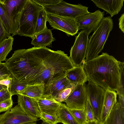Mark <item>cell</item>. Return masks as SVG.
Instances as JSON below:
<instances>
[{
	"instance_id": "obj_11",
	"label": "cell",
	"mask_w": 124,
	"mask_h": 124,
	"mask_svg": "<svg viewBox=\"0 0 124 124\" xmlns=\"http://www.w3.org/2000/svg\"><path fill=\"white\" fill-rule=\"evenodd\" d=\"M104 12L99 10L93 13L89 12L76 19L79 30L85 31L89 35L98 26L104 17Z\"/></svg>"
},
{
	"instance_id": "obj_2",
	"label": "cell",
	"mask_w": 124,
	"mask_h": 124,
	"mask_svg": "<svg viewBox=\"0 0 124 124\" xmlns=\"http://www.w3.org/2000/svg\"><path fill=\"white\" fill-rule=\"evenodd\" d=\"M120 61L107 53L91 60L85 61L82 64L88 81L105 89L116 91L120 79Z\"/></svg>"
},
{
	"instance_id": "obj_9",
	"label": "cell",
	"mask_w": 124,
	"mask_h": 124,
	"mask_svg": "<svg viewBox=\"0 0 124 124\" xmlns=\"http://www.w3.org/2000/svg\"><path fill=\"white\" fill-rule=\"evenodd\" d=\"M27 0H0L14 27V36L18 35L20 17Z\"/></svg>"
},
{
	"instance_id": "obj_45",
	"label": "cell",
	"mask_w": 124,
	"mask_h": 124,
	"mask_svg": "<svg viewBox=\"0 0 124 124\" xmlns=\"http://www.w3.org/2000/svg\"><path fill=\"white\" fill-rule=\"evenodd\" d=\"M1 62H0V63H1Z\"/></svg>"
},
{
	"instance_id": "obj_18",
	"label": "cell",
	"mask_w": 124,
	"mask_h": 124,
	"mask_svg": "<svg viewBox=\"0 0 124 124\" xmlns=\"http://www.w3.org/2000/svg\"><path fill=\"white\" fill-rule=\"evenodd\" d=\"M65 77L71 84L75 85L85 84L88 80L82 65L74 67L68 71Z\"/></svg>"
},
{
	"instance_id": "obj_33",
	"label": "cell",
	"mask_w": 124,
	"mask_h": 124,
	"mask_svg": "<svg viewBox=\"0 0 124 124\" xmlns=\"http://www.w3.org/2000/svg\"><path fill=\"white\" fill-rule=\"evenodd\" d=\"M85 108L87 122L93 121L95 120L94 118L89 102L87 98Z\"/></svg>"
},
{
	"instance_id": "obj_41",
	"label": "cell",
	"mask_w": 124,
	"mask_h": 124,
	"mask_svg": "<svg viewBox=\"0 0 124 124\" xmlns=\"http://www.w3.org/2000/svg\"><path fill=\"white\" fill-rule=\"evenodd\" d=\"M85 124H102L98 121L95 120L93 121L87 122Z\"/></svg>"
},
{
	"instance_id": "obj_20",
	"label": "cell",
	"mask_w": 124,
	"mask_h": 124,
	"mask_svg": "<svg viewBox=\"0 0 124 124\" xmlns=\"http://www.w3.org/2000/svg\"><path fill=\"white\" fill-rule=\"evenodd\" d=\"M104 124H124V112L118 102L114 106Z\"/></svg>"
},
{
	"instance_id": "obj_36",
	"label": "cell",
	"mask_w": 124,
	"mask_h": 124,
	"mask_svg": "<svg viewBox=\"0 0 124 124\" xmlns=\"http://www.w3.org/2000/svg\"><path fill=\"white\" fill-rule=\"evenodd\" d=\"M11 93L7 88L0 91V103L12 98Z\"/></svg>"
},
{
	"instance_id": "obj_28",
	"label": "cell",
	"mask_w": 124,
	"mask_h": 124,
	"mask_svg": "<svg viewBox=\"0 0 124 124\" xmlns=\"http://www.w3.org/2000/svg\"><path fill=\"white\" fill-rule=\"evenodd\" d=\"M77 85H73L67 88L62 91L54 99L57 101L60 102L64 101L70 95Z\"/></svg>"
},
{
	"instance_id": "obj_42",
	"label": "cell",
	"mask_w": 124,
	"mask_h": 124,
	"mask_svg": "<svg viewBox=\"0 0 124 124\" xmlns=\"http://www.w3.org/2000/svg\"><path fill=\"white\" fill-rule=\"evenodd\" d=\"M7 88V87L4 85L0 84V91L4 88Z\"/></svg>"
},
{
	"instance_id": "obj_40",
	"label": "cell",
	"mask_w": 124,
	"mask_h": 124,
	"mask_svg": "<svg viewBox=\"0 0 124 124\" xmlns=\"http://www.w3.org/2000/svg\"><path fill=\"white\" fill-rule=\"evenodd\" d=\"M118 102L123 112H124V96L118 95Z\"/></svg>"
},
{
	"instance_id": "obj_14",
	"label": "cell",
	"mask_w": 124,
	"mask_h": 124,
	"mask_svg": "<svg viewBox=\"0 0 124 124\" xmlns=\"http://www.w3.org/2000/svg\"><path fill=\"white\" fill-rule=\"evenodd\" d=\"M38 101L41 112L57 116L62 102L55 100L51 94H44L40 97L36 99Z\"/></svg>"
},
{
	"instance_id": "obj_22",
	"label": "cell",
	"mask_w": 124,
	"mask_h": 124,
	"mask_svg": "<svg viewBox=\"0 0 124 124\" xmlns=\"http://www.w3.org/2000/svg\"><path fill=\"white\" fill-rule=\"evenodd\" d=\"M14 38L10 35L0 42V62L6 61V58L12 49Z\"/></svg>"
},
{
	"instance_id": "obj_4",
	"label": "cell",
	"mask_w": 124,
	"mask_h": 124,
	"mask_svg": "<svg viewBox=\"0 0 124 124\" xmlns=\"http://www.w3.org/2000/svg\"><path fill=\"white\" fill-rule=\"evenodd\" d=\"M43 8L33 0H27L20 19L18 35L33 38L39 13Z\"/></svg>"
},
{
	"instance_id": "obj_34",
	"label": "cell",
	"mask_w": 124,
	"mask_h": 124,
	"mask_svg": "<svg viewBox=\"0 0 124 124\" xmlns=\"http://www.w3.org/2000/svg\"><path fill=\"white\" fill-rule=\"evenodd\" d=\"M13 101L12 98L0 103V113L6 111L12 107Z\"/></svg>"
},
{
	"instance_id": "obj_44",
	"label": "cell",
	"mask_w": 124,
	"mask_h": 124,
	"mask_svg": "<svg viewBox=\"0 0 124 124\" xmlns=\"http://www.w3.org/2000/svg\"><path fill=\"white\" fill-rule=\"evenodd\" d=\"M41 124H49L48 123H46V122H45L44 121H43V122Z\"/></svg>"
},
{
	"instance_id": "obj_12",
	"label": "cell",
	"mask_w": 124,
	"mask_h": 124,
	"mask_svg": "<svg viewBox=\"0 0 124 124\" xmlns=\"http://www.w3.org/2000/svg\"><path fill=\"white\" fill-rule=\"evenodd\" d=\"M85 84L77 85L70 95L64 101L70 109L85 108L87 96Z\"/></svg>"
},
{
	"instance_id": "obj_27",
	"label": "cell",
	"mask_w": 124,
	"mask_h": 124,
	"mask_svg": "<svg viewBox=\"0 0 124 124\" xmlns=\"http://www.w3.org/2000/svg\"><path fill=\"white\" fill-rule=\"evenodd\" d=\"M120 79L118 88L116 91L117 94L124 96V62H120Z\"/></svg>"
},
{
	"instance_id": "obj_32",
	"label": "cell",
	"mask_w": 124,
	"mask_h": 124,
	"mask_svg": "<svg viewBox=\"0 0 124 124\" xmlns=\"http://www.w3.org/2000/svg\"><path fill=\"white\" fill-rule=\"evenodd\" d=\"M74 85L71 84L68 80H67L62 84L51 94L55 99L57 97L58 94L62 91L65 89Z\"/></svg>"
},
{
	"instance_id": "obj_37",
	"label": "cell",
	"mask_w": 124,
	"mask_h": 124,
	"mask_svg": "<svg viewBox=\"0 0 124 124\" xmlns=\"http://www.w3.org/2000/svg\"><path fill=\"white\" fill-rule=\"evenodd\" d=\"M10 35L6 30L0 18V42Z\"/></svg>"
},
{
	"instance_id": "obj_43",
	"label": "cell",
	"mask_w": 124,
	"mask_h": 124,
	"mask_svg": "<svg viewBox=\"0 0 124 124\" xmlns=\"http://www.w3.org/2000/svg\"><path fill=\"white\" fill-rule=\"evenodd\" d=\"M36 122H31L24 123L22 124H37Z\"/></svg>"
},
{
	"instance_id": "obj_5",
	"label": "cell",
	"mask_w": 124,
	"mask_h": 124,
	"mask_svg": "<svg viewBox=\"0 0 124 124\" xmlns=\"http://www.w3.org/2000/svg\"><path fill=\"white\" fill-rule=\"evenodd\" d=\"M43 7L47 13L74 19L90 12L86 6L69 4L62 0L56 4Z\"/></svg>"
},
{
	"instance_id": "obj_26",
	"label": "cell",
	"mask_w": 124,
	"mask_h": 124,
	"mask_svg": "<svg viewBox=\"0 0 124 124\" xmlns=\"http://www.w3.org/2000/svg\"><path fill=\"white\" fill-rule=\"evenodd\" d=\"M76 119L80 124H85L87 122L85 108L70 109Z\"/></svg>"
},
{
	"instance_id": "obj_24",
	"label": "cell",
	"mask_w": 124,
	"mask_h": 124,
	"mask_svg": "<svg viewBox=\"0 0 124 124\" xmlns=\"http://www.w3.org/2000/svg\"><path fill=\"white\" fill-rule=\"evenodd\" d=\"M47 21V13L43 8L39 13L35 35L43 31L46 28V24Z\"/></svg>"
},
{
	"instance_id": "obj_15",
	"label": "cell",
	"mask_w": 124,
	"mask_h": 124,
	"mask_svg": "<svg viewBox=\"0 0 124 124\" xmlns=\"http://www.w3.org/2000/svg\"><path fill=\"white\" fill-rule=\"evenodd\" d=\"M98 8L109 14L111 17L117 14L123 6L124 0H91Z\"/></svg>"
},
{
	"instance_id": "obj_17",
	"label": "cell",
	"mask_w": 124,
	"mask_h": 124,
	"mask_svg": "<svg viewBox=\"0 0 124 124\" xmlns=\"http://www.w3.org/2000/svg\"><path fill=\"white\" fill-rule=\"evenodd\" d=\"M55 40L53 37L51 30L47 27L44 31L35 35L31 44L36 47H52V42Z\"/></svg>"
},
{
	"instance_id": "obj_16",
	"label": "cell",
	"mask_w": 124,
	"mask_h": 124,
	"mask_svg": "<svg viewBox=\"0 0 124 124\" xmlns=\"http://www.w3.org/2000/svg\"><path fill=\"white\" fill-rule=\"evenodd\" d=\"M117 93L115 91L105 90V95L101 118V122L104 124L115 104L117 102Z\"/></svg>"
},
{
	"instance_id": "obj_13",
	"label": "cell",
	"mask_w": 124,
	"mask_h": 124,
	"mask_svg": "<svg viewBox=\"0 0 124 124\" xmlns=\"http://www.w3.org/2000/svg\"><path fill=\"white\" fill-rule=\"evenodd\" d=\"M17 95L18 105L27 115L37 119L40 117L41 112L36 99L21 94Z\"/></svg>"
},
{
	"instance_id": "obj_29",
	"label": "cell",
	"mask_w": 124,
	"mask_h": 124,
	"mask_svg": "<svg viewBox=\"0 0 124 124\" xmlns=\"http://www.w3.org/2000/svg\"><path fill=\"white\" fill-rule=\"evenodd\" d=\"M43 121L49 124H57L60 123L57 116H54L48 114L44 112H41L40 118Z\"/></svg>"
},
{
	"instance_id": "obj_19",
	"label": "cell",
	"mask_w": 124,
	"mask_h": 124,
	"mask_svg": "<svg viewBox=\"0 0 124 124\" xmlns=\"http://www.w3.org/2000/svg\"><path fill=\"white\" fill-rule=\"evenodd\" d=\"M45 91L44 85L42 84H37L28 85L18 94L37 99L43 95Z\"/></svg>"
},
{
	"instance_id": "obj_38",
	"label": "cell",
	"mask_w": 124,
	"mask_h": 124,
	"mask_svg": "<svg viewBox=\"0 0 124 124\" xmlns=\"http://www.w3.org/2000/svg\"><path fill=\"white\" fill-rule=\"evenodd\" d=\"M119 26L120 29L124 33V13L122 14L118 19Z\"/></svg>"
},
{
	"instance_id": "obj_8",
	"label": "cell",
	"mask_w": 124,
	"mask_h": 124,
	"mask_svg": "<svg viewBox=\"0 0 124 124\" xmlns=\"http://www.w3.org/2000/svg\"><path fill=\"white\" fill-rule=\"evenodd\" d=\"M47 21L53 29L64 32L67 35L73 36L78 32V26L75 19L47 13Z\"/></svg>"
},
{
	"instance_id": "obj_3",
	"label": "cell",
	"mask_w": 124,
	"mask_h": 124,
	"mask_svg": "<svg viewBox=\"0 0 124 124\" xmlns=\"http://www.w3.org/2000/svg\"><path fill=\"white\" fill-rule=\"evenodd\" d=\"M113 26V20L108 16L104 17L89 39L85 61L92 59L98 55Z\"/></svg>"
},
{
	"instance_id": "obj_31",
	"label": "cell",
	"mask_w": 124,
	"mask_h": 124,
	"mask_svg": "<svg viewBox=\"0 0 124 124\" xmlns=\"http://www.w3.org/2000/svg\"><path fill=\"white\" fill-rule=\"evenodd\" d=\"M67 80L65 76L55 81L53 83L50 88L44 94H51L62 84Z\"/></svg>"
},
{
	"instance_id": "obj_23",
	"label": "cell",
	"mask_w": 124,
	"mask_h": 124,
	"mask_svg": "<svg viewBox=\"0 0 124 124\" xmlns=\"http://www.w3.org/2000/svg\"><path fill=\"white\" fill-rule=\"evenodd\" d=\"M0 18L6 30L12 36H14L13 25L0 0Z\"/></svg>"
},
{
	"instance_id": "obj_1",
	"label": "cell",
	"mask_w": 124,
	"mask_h": 124,
	"mask_svg": "<svg viewBox=\"0 0 124 124\" xmlns=\"http://www.w3.org/2000/svg\"><path fill=\"white\" fill-rule=\"evenodd\" d=\"M5 63L12 77L27 85L43 84L44 93L54 82L65 76L74 67L64 51L46 47L16 50Z\"/></svg>"
},
{
	"instance_id": "obj_7",
	"label": "cell",
	"mask_w": 124,
	"mask_h": 124,
	"mask_svg": "<svg viewBox=\"0 0 124 124\" xmlns=\"http://www.w3.org/2000/svg\"><path fill=\"white\" fill-rule=\"evenodd\" d=\"M89 40L87 33L83 30L76 37L69 57L74 67L82 66L85 61Z\"/></svg>"
},
{
	"instance_id": "obj_21",
	"label": "cell",
	"mask_w": 124,
	"mask_h": 124,
	"mask_svg": "<svg viewBox=\"0 0 124 124\" xmlns=\"http://www.w3.org/2000/svg\"><path fill=\"white\" fill-rule=\"evenodd\" d=\"M57 116L60 123L63 124H80L65 103H62Z\"/></svg>"
},
{
	"instance_id": "obj_10",
	"label": "cell",
	"mask_w": 124,
	"mask_h": 124,
	"mask_svg": "<svg viewBox=\"0 0 124 124\" xmlns=\"http://www.w3.org/2000/svg\"><path fill=\"white\" fill-rule=\"evenodd\" d=\"M38 120L27 115L18 105L0 115V124H22Z\"/></svg>"
},
{
	"instance_id": "obj_39",
	"label": "cell",
	"mask_w": 124,
	"mask_h": 124,
	"mask_svg": "<svg viewBox=\"0 0 124 124\" xmlns=\"http://www.w3.org/2000/svg\"><path fill=\"white\" fill-rule=\"evenodd\" d=\"M13 78L10 77L9 78L3 80H0V84L6 86L8 89L9 87Z\"/></svg>"
},
{
	"instance_id": "obj_30",
	"label": "cell",
	"mask_w": 124,
	"mask_h": 124,
	"mask_svg": "<svg viewBox=\"0 0 124 124\" xmlns=\"http://www.w3.org/2000/svg\"><path fill=\"white\" fill-rule=\"evenodd\" d=\"M11 76L6 64L0 63V80L8 79Z\"/></svg>"
},
{
	"instance_id": "obj_6",
	"label": "cell",
	"mask_w": 124,
	"mask_h": 124,
	"mask_svg": "<svg viewBox=\"0 0 124 124\" xmlns=\"http://www.w3.org/2000/svg\"><path fill=\"white\" fill-rule=\"evenodd\" d=\"M85 84L87 98L95 119L101 122V118L105 95V90L98 85L88 81Z\"/></svg>"
},
{
	"instance_id": "obj_25",
	"label": "cell",
	"mask_w": 124,
	"mask_h": 124,
	"mask_svg": "<svg viewBox=\"0 0 124 124\" xmlns=\"http://www.w3.org/2000/svg\"><path fill=\"white\" fill-rule=\"evenodd\" d=\"M27 85L25 84L19 83L13 78L8 89L12 96L14 95L18 94L25 88Z\"/></svg>"
},
{
	"instance_id": "obj_35",
	"label": "cell",
	"mask_w": 124,
	"mask_h": 124,
	"mask_svg": "<svg viewBox=\"0 0 124 124\" xmlns=\"http://www.w3.org/2000/svg\"><path fill=\"white\" fill-rule=\"evenodd\" d=\"M38 5L43 7L44 6L56 4L60 2L61 0H33Z\"/></svg>"
}]
</instances>
